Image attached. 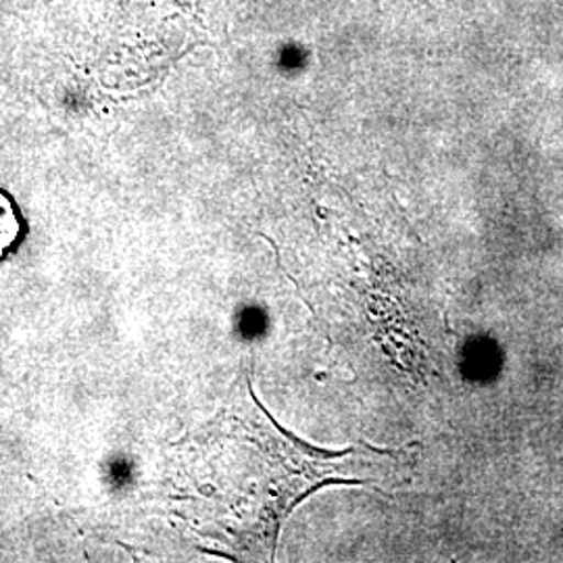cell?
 <instances>
[{"mask_svg":"<svg viewBox=\"0 0 563 563\" xmlns=\"http://www.w3.org/2000/svg\"><path fill=\"white\" fill-rule=\"evenodd\" d=\"M21 220L18 207L0 192V257L13 251L20 242Z\"/></svg>","mask_w":563,"mask_h":563,"instance_id":"6da1fadb","label":"cell"},{"mask_svg":"<svg viewBox=\"0 0 563 563\" xmlns=\"http://www.w3.org/2000/svg\"><path fill=\"white\" fill-rule=\"evenodd\" d=\"M23 4V0H0V11H7V13H15Z\"/></svg>","mask_w":563,"mask_h":563,"instance_id":"7a4b0ae2","label":"cell"}]
</instances>
